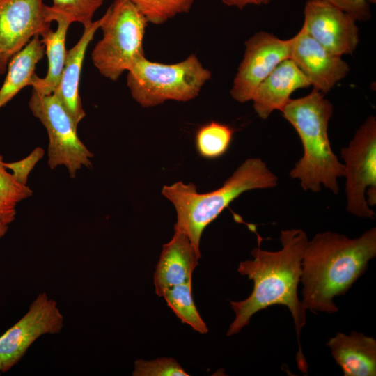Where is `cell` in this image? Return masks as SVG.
Returning a JSON list of instances; mask_svg holds the SVG:
<instances>
[{
    "mask_svg": "<svg viewBox=\"0 0 376 376\" xmlns=\"http://www.w3.org/2000/svg\"><path fill=\"white\" fill-rule=\"evenodd\" d=\"M280 240L281 250L269 251L256 247L251 251L253 260L240 263L237 272L253 280V288L246 299L230 301L235 318L227 336L238 333L259 311L274 305L286 306L295 327L298 343L297 364L299 370L307 373V362L300 342L301 329L306 323L307 309L298 297L297 288L304 251L308 240L301 229H290L281 231Z\"/></svg>",
    "mask_w": 376,
    "mask_h": 376,
    "instance_id": "obj_1",
    "label": "cell"
},
{
    "mask_svg": "<svg viewBox=\"0 0 376 376\" xmlns=\"http://www.w3.org/2000/svg\"><path fill=\"white\" fill-rule=\"evenodd\" d=\"M375 256V227L357 238L331 231L317 233L308 240L301 262V301L306 308L338 312L334 298L345 295Z\"/></svg>",
    "mask_w": 376,
    "mask_h": 376,
    "instance_id": "obj_2",
    "label": "cell"
},
{
    "mask_svg": "<svg viewBox=\"0 0 376 376\" xmlns=\"http://www.w3.org/2000/svg\"><path fill=\"white\" fill-rule=\"evenodd\" d=\"M332 104L315 89L307 95L290 99L281 112L297 131L304 155L289 175L298 179L302 189L318 192L321 185L338 194V177H343L344 165L333 152L328 125L333 114Z\"/></svg>",
    "mask_w": 376,
    "mask_h": 376,
    "instance_id": "obj_3",
    "label": "cell"
},
{
    "mask_svg": "<svg viewBox=\"0 0 376 376\" xmlns=\"http://www.w3.org/2000/svg\"><path fill=\"white\" fill-rule=\"evenodd\" d=\"M278 177L259 158L245 160L224 185L210 192L198 193L193 183L164 185L162 194L174 205L177 221L174 229L185 233L201 255L200 240L205 228L244 192L273 188Z\"/></svg>",
    "mask_w": 376,
    "mask_h": 376,
    "instance_id": "obj_4",
    "label": "cell"
},
{
    "mask_svg": "<svg viewBox=\"0 0 376 376\" xmlns=\"http://www.w3.org/2000/svg\"><path fill=\"white\" fill-rule=\"evenodd\" d=\"M211 77V72L194 54L171 64L152 61L144 56L127 71V85L133 99L148 108L167 100H193Z\"/></svg>",
    "mask_w": 376,
    "mask_h": 376,
    "instance_id": "obj_5",
    "label": "cell"
},
{
    "mask_svg": "<svg viewBox=\"0 0 376 376\" xmlns=\"http://www.w3.org/2000/svg\"><path fill=\"white\" fill-rule=\"evenodd\" d=\"M148 22L130 0H115L102 17V39L91 54L94 66L104 77L117 81L145 56L143 39Z\"/></svg>",
    "mask_w": 376,
    "mask_h": 376,
    "instance_id": "obj_6",
    "label": "cell"
},
{
    "mask_svg": "<svg viewBox=\"0 0 376 376\" xmlns=\"http://www.w3.org/2000/svg\"><path fill=\"white\" fill-rule=\"evenodd\" d=\"M344 160L347 210L361 218L373 219L369 205H376V118L369 116L340 151Z\"/></svg>",
    "mask_w": 376,
    "mask_h": 376,
    "instance_id": "obj_7",
    "label": "cell"
},
{
    "mask_svg": "<svg viewBox=\"0 0 376 376\" xmlns=\"http://www.w3.org/2000/svg\"><path fill=\"white\" fill-rule=\"evenodd\" d=\"M29 107L47 132L48 165L52 169L65 166L74 178L82 166H92L93 154L79 139L77 126L54 94L42 95L33 89Z\"/></svg>",
    "mask_w": 376,
    "mask_h": 376,
    "instance_id": "obj_8",
    "label": "cell"
},
{
    "mask_svg": "<svg viewBox=\"0 0 376 376\" xmlns=\"http://www.w3.org/2000/svg\"><path fill=\"white\" fill-rule=\"evenodd\" d=\"M63 321L56 302L45 292L39 294L26 313L0 336L1 373L16 365L40 336L59 333Z\"/></svg>",
    "mask_w": 376,
    "mask_h": 376,
    "instance_id": "obj_9",
    "label": "cell"
},
{
    "mask_svg": "<svg viewBox=\"0 0 376 376\" xmlns=\"http://www.w3.org/2000/svg\"><path fill=\"white\" fill-rule=\"evenodd\" d=\"M51 22L43 0H0V75L34 36L51 29Z\"/></svg>",
    "mask_w": 376,
    "mask_h": 376,
    "instance_id": "obj_10",
    "label": "cell"
},
{
    "mask_svg": "<svg viewBox=\"0 0 376 376\" xmlns=\"http://www.w3.org/2000/svg\"><path fill=\"white\" fill-rule=\"evenodd\" d=\"M244 45V57L230 91L232 97L240 103L251 100L259 84L278 65L290 58L291 39L259 31Z\"/></svg>",
    "mask_w": 376,
    "mask_h": 376,
    "instance_id": "obj_11",
    "label": "cell"
},
{
    "mask_svg": "<svg viewBox=\"0 0 376 376\" xmlns=\"http://www.w3.org/2000/svg\"><path fill=\"white\" fill-rule=\"evenodd\" d=\"M357 20L351 15L322 0H308L301 27L331 53L351 54L359 43Z\"/></svg>",
    "mask_w": 376,
    "mask_h": 376,
    "instance_id": "obj_12",
    "label": "cell"
},
{
    "mask_svg": "<svg viewBox=\"0 0 376 376\" xmlns=\"http://www.w3.org/2000/svg\"><path fill=\"white\" fill-rule=\"evenodd\" d=\"M290 39V58L304 73L313 89L324 95L350 71L349 65L341 56L325 49L303 27Z\"/></svg>",
    "mask_w": 376,
    "mask_h": 376,
    "instance_id": "obj_13",
    "label": "cell"
},
{
    "mask_svg": "<svg viewBox=\"0 0 376 376\" xmlns=\"http://www.w3.org/2000/svg\"><path fill=\"white\" fill-rule=\"evenodd\" d=\"M310 86L308 80L293 61L286 59L278 65L254 91L251 98L254 110L260 118L265 120L273 111H281L294 91Z\"/></svg>",
    "mask_w": 376,
    "mask_h": 376,
    "instance_id": "obj_14",
    "label": "cell"
},
{
    "mask_svg": "<svg viewBox=\"0 0 376 376\" xmlns=\"http://www.w3.org/2000/svg\"><path fill=\"white\" fill-rule=\"evenodd\" d=\"M201 258L188 236L174 229V235L164 244L154 274L155 293L162 297L164 292L192 279L194 270Z\"/></svg>",
    "mask_w": 376,
    "mask_h": 376,
    "instance_id": "obj_15",
    "label": "cell"
},
{
    "mask_svg": "<svg viewBox=\"0 0 376 376\" xmlns=\"http://www.w3.org/2000/svg\"><path fill=\"white\" fill-rule=\"evenodd\" d=\"M102 17L84 27V32L77 44L67 52L64 68L59 84L53 93L65 107L75 124L85 117L79 86L81 68L88 46L97 30L100 29Z\"/></svg>",
    "mask_w": 376,
    "mask_h": 376,
    "instance_id": "obj_16",
    "label": "cell"
},
{
    "mask_svg": "<svg viewBox=\"0 0 376 376\" xmlns=\"http://www.w3.org/2000/svg\"><path fill=\"white\" fill-rule=\"evenodd\" d=\"M336 363L345 376L376 375V340L364 334L338 333L328 340Z\"/></svg>",
    "mask_w": 376,
    "mask_h": 376,
    "instance_id": "obj_17",
    "label": "cell"
},
{
    "mask_svg": "<svg viewBox=\"0 0 376 376\" xmlns=\"http://www.w3.org/2000/svg\"><path fill=\"white\" fill-rule=\"evenodd\" d=\"M45 47L40 36L31 40L10 61L0 88V109L23 88L31 86L37 63L43 58Z\"/></svg>",
    "mask_w": 376,
    "mask_h": 376,
    "instance_id": "obj_18",
    "label": "cell"
},
{
    "mask_svg": "<svg viewBox=\"0 0 376 376\" xmlns=\"http://www.w3.org/2000/svg\"><path fill=\"white\" fill-rule=\"evenodd\" d=\"M54 21L57 22L55 31L49 29L43 33L41 41L45 45L48 58V70L45 77L34 75L31 86L42 95L53 94L56 91L65 63L67 50L65 38L70 22L63 17H56Z\"/></svg>",
    "mask_w": 376,
    "mask_h": 376,
    "instance_id": "obj_19",
    "label": "cell"
},
{
    "mask_svg": "<svg viewBox=\"0 0 376 376\" xmlns=\"http://www.w3.org/2000/svg\"><path fill=\"white\" fill-rule=\"evenodd\" d=\"M234 132L231 126L213 120L200 126L195 134L198 153L206 159L222 156L229 148Z\"/></svg>",
    "mask_w": 376,
    "mask_h": 376,
    "instance_id": "obj_20",
    "label": "cell"
},
{
    "mask_svg": "<svg viewBox=\"0 0 376 376\" xmlns=\"http://www.w3.org/2000/svg\"><path fill=\"white\" fill-rule=\"evenodd\" d=\"M162 297L182 323L201 334L207 333L208 329L199 315L191 295V280L166 290Z\"/></svg>",
    "mask_w": 376,
    "mask_h": 376,
    "instance_id": "obj_21",
    "label": "cell"
},
{
    "mask_svg": "<svg viewBox=\"0 0 376 376\" xmlns=\"http://www.w3.org/2000/svg\"><path fill=\"white\" fill-rule=\"evenodd\" d=\"M32 190L19 182L4 166L0 154V218L10 224L16 216V206L31 196Z\"/></svg>",
    "mask_w": 376,
    "mask_h": 376,
    "instance_id": "obj_22",
    "label": "cell"
},
{
    "mask_svg": "<svg viewBox=\"0 0 376 376\" xmlns=\"http://www.w3.org/2000/svg\"><path fill=\"white\" fill-rule=\"evenodd\" d=\"M148 23L159 25L177 15L188 13L195 0H130Z\"/></svg>",
    "mask_w": 376,
    "mask_h": 376,
    "instance_id": "obj_23",
    "label": "cell"
},
{
    "mask_svg": "<svg viewBox=\"0 0 376 376\" xmlns=\"http://www.w3.org/2000/svg\"><path fill=\"white\" fill-rule=\"evenodd\" d=\"M52 6H48L49 17L54 21L56 17H63L72 24L81 23L84 27L93 23L96 10L104 0H52Z\"/></svg>",
    "mask_w": 376,
    "mask_h": 376,
    "instance_id": "obj_24",
    "label": "cell"
},
{
    "mask_svg": "<svg viewBox=\"0 0 376 376\" xmlns=\"http://www.w3.org/2000/svg\"><path fill=\"white\" fill-rule=\"evenodd\" d=\"M134 376H189L174 359L161 357L152 361L139 359L135 361Z\"/></svg>",
    "mask_w": 376,
    "mask_h": 376,
    "instance_id": "obj_25",
    "label": "cell"
},
{
    "mask_svg": "<svg viewBox=\"0 0 376 376\" xmlns=\"http://www.w3.org/2000/svg\"><path fill=\"white\" fill-rule=\"evenodd\" d=\"M44 154V150L37 147L25 158L13 162H4V166L11 171V173L19 182L26 185L29 173Z\"/></svg>",
    "mask_w": 376,
    "mask_h": 376,
    "instance_id": "obj_26",
    "label": "cell"
},
{
    "mask_svg": "<svg viewBox=\"0 0 376 376\" xmlns=\"http://www.w3.org/2000/svg\"><path fill=\"white\" fill-rule=\"evenodd\" d=\"M347 13L357 21L368 20L370 9L368 0H322Z\"/></svg>",
    "mask_w": 376,
    "mask_h": 376,
    "instance_id": "obj_27",
    "label": "cell"
},
{
    "mask_svg": "<svg viewBox=\"0 0 376 376\" xmlns=\"http://www.w3.org/2000/svg\"><path fill=\"white\" fill-rule=\"evenodd\" d=\"M224 3L229 6H235L239 9H242L249 5H266L271 0H221Z\"/></svg>",
    "mask_w": 376,
    "mask_h": 376,
    "instance_id": "obj_28",
    "label": "cell"
},
{
    "mask_svg": "<svg viewBox=\"0 0 376 376\" xmlns=\"http://www.w3.org/2000/svg\"><path fill=\"white\" fill-rule=\"evenodd\" d=\"M8 224L0 218V239L3 237L8 230Z\"/></svg>",
    "mask_w": 376,
    "mask_h": 376,
    "instance_id": "obj_29",
    "label": "cell"
},
{
    "mask_svg": "<svg viewBox=\"0 0 376 376\" xmlns=\"http://www.w3.org/2000/svg\"><path fill=\"white\" fill-rule=\"evenodd\" d=\"M1 374V371H0V375Z\"/></svg>",
    "mask_w": 376,
    "mask_h": 376,
    "instance_id": "obj_30",
    "label": "cell"
}]
</instances>
